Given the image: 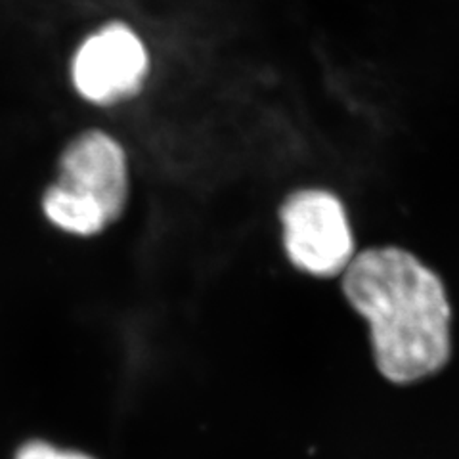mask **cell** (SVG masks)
<instances>
[{
	"instance_id": "obj_4",
	"label": "cell",
	"mask_w": 459,
	"mask_h": 459,
	"mask_svg": "<svg viewBox=\"0 0 459 459\" xmlns=\"http://www.w3.org/2000/svg\"><path fill=\"white\" fill-rule=\"evenodd\" d=\"M146 74L148 52L133 29L123 23L108 25L84 40L74 62L75 86L96 104L133 96Z\"/></svg>"
},
{
	"instance_id": "obj_2",
	"label": "cell",
	"mask_w": 459,
	"mask_h": 459,
	"mask_svg": "<svg viewBox=\"0 0 459 459\" xmlns=\"http://www.w3.org/2000/svg\"><path fill=\"white\" fill-rule=\"evenodd\" d=\"M126 161L121 146L104 133L71 143L62 175L47 194L48 219L74 234H96L119 217L126 199Z\"/></svg>"
},
{
	"instance_id": "obj_1",
	"label": "cell",
	"mask_w": 459,
	"mask_h": 459,
	"mask_svg": "<svg viewBox=\"0 0 459 459\" xmlns=\"http://www.w3.org/2000/svg\"><path fill=\"white\" fill-rule=\"evenodd\" d=\"M342 293L368 322L373 356L386 379L406 385L448 364V295L418 256L398 247L356 255L344 270Z\"/></svg>"
},
{
	"instance_id": "obj_3",
	"label": "cell",
	"mask_w": 459,
	"mask_h": 459,
	"mask_svg": "<svg viewBox=\"0 0 459 459\" xmlns=\"http://www.w3.org/2000/svg\"><path fill=\"white\" fill-rule=\"evenodd\" d=\"M290 261L310 276L332 278L347 270L354 238L341 199L325 190H300L280 211Z\"/></svg>"
},
{
	"instance_id": "obj_5",
	"label": "cell",
	"mask_w": 459,
	"mask_h": 459,
	"mask_svg": "<svg viewBox=\"0 0 459 459\" xmlns=\"http://www.w3.org/2000/svg\"><path fill=\"white\" fill-rule=\"evenodd\" d=\"M13 459H94V457L75 450H60L52 446L50 442L31 440L23 444Z\"/></svg>"
}]
</instances>
